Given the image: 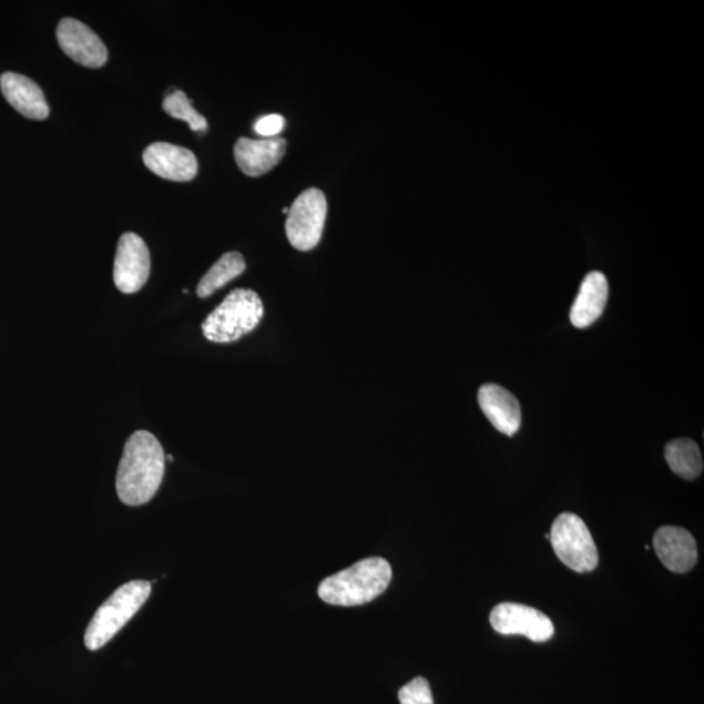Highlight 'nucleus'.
<instances>
[{"label": "nucleus", "mask_w": 704, "mask_h": 704, "mask_svg": "<svg viewBox=\"0 0 704 704\" xmlns=\"http://www.w3.org/2000/svg\"><path fill=\"white\" fill-rule=\"evenodd\" d=\"M166 456L157 437L147 431L133 433L125 442L116 492L125 506L141 507L157 493L165 473Z\"/></svg>", "instance_id": "obj_1"}, {"label": "nucleus", "mask_w": 704, "mask_h": 704, "mask_svg": "<svg viewBox=\"0 0 704 704\" xmlns=\"http://www.w3.org/2000/svg\"><path fill=\"white\" fill-rule=\"evenodd\" d=\"M391 568L387 560L370 558L330 575L318 585V596L325 603L339 606H357L373 602L384 594L391 581Z\"/></svg>", "instance_id": "obj_2"}, {"label": "nucleus", "mask_w": 704, "mask_h": 704, "mask_svg": "<svg viewBox=\"0 0 704 704\" xmlns=\"http://www.w3.org/2000/svg\"><path fill=\"white\" fill-rule=\"evenodd\" d=\"M263 316L261 296L248 288H236L205 318L203 335L214 344H232L254 331Z\"/></svg>", "instance_id": "obj_3"}, {"label": "nucleus", "mask_w": 704, "mask_h": 704, "mask_svg": "<svg viewBox=\"0 0 704 704\" xmlns=\"http://www.w3.org/2000/svg\"><path fill=\"white\" fill-rule=\"evenodd\" d=\"M151 592L152 584L146 581H131L121 585L89 622L84 636L86 649L98 651L113 640L144 605Z\"/></svg>", "instance_id": "obj_4"}, {"label": "nucleus", "mask_w": 704, "mask_h": 704, "mask_svg": "<svg viewBox=\"0 0 704 704\" xmlns=\"http://www.w3.org/2000/svg\"><path fill=\"white\" fill-rule=\"evenodd\" d=\"M551 544L563 565L577 573H590L598 568L599 554L594 538L580 517L562 513L555 518Z\"/></svg>", "instance_id": "obj_5"}, {"label": "nucleus", "mask_w": 704, "mask_h": 704, "mask_svg": "<svg viewBox=\"0 0 704 704\" xmlns=\"http://www.w3.org/2000/svg\"><path fill=\"white\" fill-rule=\"evenodd\" d=\"M328 202L324 192L309 188L303 192L288 211L286 235L295 249H314L323 238Z\"/></svg>", "instance_id": "obj_6"}, {"label": "nucleus", "mask_w": 704, "mask_h": 704, "mask_svg": "<svg viewBox=\"0 0 704 704\" xmlns=\"http://www.w3.org/2000/svg\"><path fill=\"white\" fill-rule=\"evenodd\" d=\"M492 628L502 635H523L532 642L553 639L554 625L543 612L523 604L501 603L489 614Z\"/></svg>", "instance_id": "obj_7"}, {"label": "nucleus", "mask_w": 704, "mask_h": 704, "mask_svg": "<svg viewBox=\"0 0 704 704\" xmlns=\"http://www.w3.org/2000/svg\"><path fill=\"white\" fill-rule=\"evenodd\" d=\"M151 274V254L139 235L127 233L118 243L114 282L118 290L133 294L141 290Z\"/></svg>", "instance_id": "obj_8"}, {"label": "nucleus", "mask_w": 704, "mask_h": 704, "mask_svg": "<svg viewBox=\"0 0 704 704\" xmlns=\"http://www.w3.org/2000/svg\"><path fill=\"white\" fill-rule=\"evenodd\" d=\"M57 40L72 61L88 69H101L108 62L105 43L84 22L63 19L57 28Z\"/></svg>", "instance_id": "obj_9"}, {"label": "nucleus", "mask_w": 704, "mask_h": 704, "mask_svg": "<svg viewBox=\"0 0 704 704\" xmlns=\"http://www.w3.org/2000/svg\"><path fill=\"white\" fill-rule=\"evenodd\" d=\"M654 550L663 565L673 573H687L698 561V547L691 532L674 526H664L655 532Z\"/></svg>", "instance_id": "obj_10"}, {"label": "nucleus", "mask_w": 704, "mask_h": 704, "mask_svg": "<svg viewBox=\"0 0 704 704\" xmlns=\"http://www.w3.org/2000/svg\"><path fill=\"white\" fill-rule=\"evenodd\" d=\"M143 160L145 166L163 180L190 182L197 174L196 155L174 144L154 143L146 147Z\"/></svg>", "instance_id": "obj_11"}, {"label": "nucleus", "mask_w": 704, "mask_h": 704, "mask_svg": "<svg viewBox=\"0 0 704 704\" xmlns=\"http://www.w3.org/2000/svg\"><path fill=\"white\" fill-rule=\"evenodd\" d=\"M478 401L491 425L499 432L514 436L521 427L522 411L520 402L506 388L498 384H486L479 389Z\"/></svg>", "instance_id": "obj_12"}, {"label": "nucleus", "mask_w": 704, "mask_h": 704, "mask_svg": "<svg viewBox=\"0 0 704 704\" xmlns=\"http://www.w3.org/2000/svg\"><path fill=\"white\" fill-rule=\"evenodd\" d=\"M285 139L251 140L242 137L236 141L234 155L242 172L248 176H262L276 167L286 153Z\"/></svg>", "instance_id": "obj_13"}, {"label": "nucleus", "mask_w": 704, "mask_h": 704, "mask_svg": "<svg viewBox=\"0 0 704 704\" xmlns=\"http://www.w3.org/2000/svg\"><path fill=\"white\" fill-rule=\"evenodd\" d=\"M0 89L7 102L29 120L43 121L49 116L47 99L33 80L20 73L7 72L0 78Z\"/></svg>", "instance_id": "obj_14"}, {"label": "nucleus", "mask_w": 704, "mask_h": 704, "mask_svg": "<svg viewBox=\"0 0 704 704\" xmlns=\"http://www.w3.org/2000/svg\"><path fill=\"white\" fill-rule=\"evenodd\" d=\"M610 286L603 273L591 272L584 277L580 293L570 309V322L578 329L589 328L603 315Z\"/></svg>", "instance_id": "obj_15"}, {"label": "nucleus", "mask_w": 704, "mask_h": 704, "mask_svg": "<svg viewBox=\"0 0 704 704\" xmlns=\"http://www.w3.org/2000/svg\"><path fill=\"white\" fill-rule=\"evenodd\" d=\"M665 461L680 478L694 480L703 472V458L698 443L691 439H677L665 447Z\"/></svg>", "instance_id": "obj_16"}, {"label": "nucleus", "mask_w": 704, "mask_h": 704, "mask_svg": "<svg viewBox=\"0 0 704 704\" xmlns=\"http://www.w3.org/2000/svg\"><path fill=\"white\" fill-rule=\"evenodd\" d=\"M244 271H246V262H244L242 254L239 252H227L198 282V298H210L211 295L227 285L228 282L239 277Z\"/></svg>", "instance_id": "obj_17"}, {"label": "nucleus", "mask_w": 704, "mask_h": 704, "mask_svg": "<svg viewBox=\"0 0 704 704\" xmlns=\"http://www.w3.org/2000/svg\"><path fill=\"white\" fill-rule=\"evenodd\" d=\"M163 110L175 120L184 121L190 124L192 131H205L207 122L202 114H198L194 106L182 91H174L167 95L162 103Z\"/></svg>", "instance_id": "obj_18"}, {"label": "nucleus", "mask_w": 704, "mask_h": 704, "mask_svg": "<svg viewBox=\"0 0 704 704\" xmlns=\"http://www.w3.org/2000/svg\"><path fill=\"white\" fill-rule=\"evenodd\" d=\"M401 704H435L431 686L426 679L415 677L398 693Z\"/></svg>", "instance_id": "obj_19"}, {"label": "nucleus", "mask_w": 704, "mask_h": 704, "mask_svg": "<svg viewBox=\"0 0 704 704\" xmlns=\"http://www.w3.org/2000/svg\"><path fill=\"white\" fill-rule=\"evenodd\" d=\"M285 118L272 114L261 118L255 124V132L265 139H274L285 129Z\"/></svg>", "instance_id": "obj_20"}]
</instances>
